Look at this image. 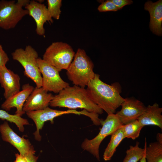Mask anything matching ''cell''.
I'll use <instances>...</instances> for the list:
<instances>
[{"instance_id": "3957f363", "label": "cell", "mask_w": 162, "mask_h": 162, "mask_svg": "<svg viewBox=\"0 0 162 162\" xmlns=\"http://www.w3.org/2000/svg\"><path fill=\"white\" fill-rule=\"evenodd\" d=\"M68 69V79L74 85L85 88L94 77V64L83 50L79 48Z\"/></svg>"}, {"instance_id": "8fae6325", "label": "cell", "mask_w": 162, "mask_h": 162, "mask_svg": "<svg viewBox=\"0 0 162 162\" xmlns=\"http://www.w3.org/2000/svg\"><path fill=\"white\" fill-rule=\"evenodd\" d=\"M121 106V110L116 114L122 125L137 120L146 109L142 102L133 98H124Z\"/></svg>"}, {"instance_id": "ba28073f", "label": "cell", "mask_w": 162, "mask_h": 162, "mask_svg": "<svg viewBox=\"0 0 162 162\" xmlns=\"http://www.w3.org/2000/svg\"><path fill=\"white\" fill-rule=\"evenodd\" d=\"M26 113L28 117L32 119L36 125V130L33 134L35 140L38 141H40L41 140L40 130L42 129L46 122L50 121L53 123L54 118L67 114L84 115L90 118H92L94 116L93 113L84 109L81 111L74 109L62 111L52 109L48 106L42 110L28 112Z\"/></svg>"}, {"instance_id": "5b68a950", "label": "cell", "mask_w": 162, "mask_h": 162, "mask_svg": "<svg viewBox=\"0 0 162 162\" xmlns=\"http://www.w3.org/2000/svg\"><path fill=\"white\" fill-rule=\"evenodd\" d=\"M29 0L0 1V28L5 30L14 28L28 11L23 8Z\"/></svg>"}, {"instance_id": "484cf974", "label": "cell", "mask_w": 162, "mask_h": 162, "mask_svg": "<svg viewBox=\"0 0 162 162\" xmlns=\"http://www.w3.org/2000/svg\"><path fill=\"white\" fill-rule=\"evenodd\" d=\"M111 1L119 10L122 9L127 5L133 3L132 1L130 0H111Z\"/></svg>"}, {"instance_id": "d4e9b609", "label": "cell", "mask_w": 162, "mask_h": 162, "mask_svg": "<svg viewBox=\"0 0 162 162\" xmlns=\"http://www.w3.org/2000/svg\"><path fill=\"white\" fill-rule=\"evenodd\" d=\"M9 60V58L0 44V67L6 66Z\"/></svg>"}, {"instance_id": "ffe728a7", "label": "cell", "mask_w": 162, "mask_h": 162, "mask_svg": "<svg viewBox=\"0 0 162 162\" xmlns=\"http://www.w3.org/2000/svg\"><path fill=\"white\" fill-rule=\"evenodd\" d=\"M144 148L139 146L140 142L137 141L135 146H130L126 151V155L123 162H137L140 160L145 155L146 148L147 146L145 139Z\"/></svg>"}, {"instance_id": "277c9868", "label": "cell", "mask_w": 162, "mask_h": 162, "mask_svg": "<svg viewBox=\"0 0 162 162\" xmlns=\"http://www.w3.org/2000/svg\"><path fill=\"white\" fill-rule=\"evenodd\" d=\"M11 55L13 59L19 62L23 67L25 75L34 82L36 87H41L42 78L37 62L38 53L35 49L28 45L25 49H16Z\"/></svg>"}, {"instance_id": "4316f807", "label": "cell", "mask_w": 162, "mask_h": 162, "mask_svg": "<svg viewBox=\"0 0 162 162\" xmlns=\"http://www.w3.org/2000/svg\"><path fill=\"white\" fill-rule=\"evenodd\" d=\"M16 159L14 162H28L26 158L20 154H15Z\"/></svg>"}, {"instance_id": "ac0fdd59", "label": "cell", "mask_w": 162, "mask_h": 162, "mask_svg": "<svg viewBox=\"0 0 162 162\" xmlns=\"http://www.w3.org/2000/svg\"><path fill=\"white\" fill-rule=\"evenodd\" d=\"M157 141L150 143L146 148V162H162V134L158 133Z\"/></svg>"}, {"instance_id": "7c38bea8", "label": "cell", "mask_w": 162, "mask_h": 162, "mask_svg": "<svg viewBox=\"0 0 162 162\" xmlns=\"http://www.w3.org/2000/svg\"><path fill=\"white\" fill-rule=\"evenodd\" d=\"M25 9L28 12V15L34 20L36 23V32L39 35L45 34L44 24L46 22L52 23L53 20L44 4L34 0L30 1L25 6Z\"/></svg>"}, {"instance_id": "9a60e30c", "label": "cell", "mask_w": 162, "mask_h": 162, "mask_svg": "<svg viewBox=\"0 0 162 162\" xmlns=\"http://www.w3.org/2000/svg\"><path fill=\"white\" fill-rule=\"evenodd\" d=\"M20 77L6 66L0 67V84L4 90L5 99L20 91Z\"/></svg>"}, {"instance_id": "e0dca14e", "label": "cell", "mask_w": 162, "mask_h": 162, "mask_svg": "<svg viewBox=\"0 0 162 162\" xmlns=\"http://www.w3.org/2000/svg\"><path fill=\"white\" fill-rule=\"evenodd\" d=\"M162 108L155 103L152 105H148L143 113L138 119L143 127L146 125H153L162 129Z\"/></svg>"}, {"instance_id": "2e32d148", "label": "cell", "mask_w": 162, "mask_h": 162, "mask_svg": "<svg viewBox=\"0 0 162 162\" xmlns=\"http://www.w3.org/2000/svg\"><path fill=\"white\" fill-rule=\"evenodd\" d=\"M144 9L149 13L150 21L149 27L152 32L156 35H162V1L160 0L153 3L147 2L144 5Z\"/></svg>"}, {"instance_id": "d6986e66", "label": "cell", "mask_w": 162, "mask_h": 162, "mask_svg": "<svg viewBox=\"0 0 162 162\" xmlns=\"http://www.w3.org/2000/svg\"><path fill=\"white\" fill-rule=\"evenodd\" d=\"M110 140L105 150L103 158L105 161L111 159L116 149L125 138L122 125L111 135Z\"/></svg>"}, {"instance_id": "f546056e", "label": "cell", "mask_w": 162, "mask_h": 162, "mask_svg": "<svg viewBox=\"0 0 162 162\" xmlns=\"http://www.w3.org/2000/svg\"></svg>"}, {"instance_id": "8992f818", "label": "cell", "mask_w": 162, "mask_h": 162, "mask_svg": "<svg viewBox=\"0 0 162 162\" xmlns=\"http://www.w3.org/2000/svg\"><path fill=\"white\" fill-rule=\"evenodd\" d=\"M75 53L69 44L62 42H53L46 49L42 59L57 68L59 72L67 69Z\"/></svg>"}, {"instance_id": "603a6c76", "label": "cell", "mask_w": 162, "mask_h": 162, "mask_svg": "<svg viewBox=\"0 0 162 162\" xmlns=\"http://www.w3.org/2000/svg\"><path fill=\"white\" fill-rule=\"evenodd\" d=\"M47 9L50 16L56 20L59 19L61 14V0H47Z\"/></svg>"}, {"instance_id": "9c48e42d", "label": "cell", "mask_w": 162, "mask_h": 162, "mask_svg": "<svg viewBox=\"0 0 162 162\" xmlns=\"http://www.w3.org/2000/svg\"><path fill=\"white\" fill-rule=\"evenodd\" d=\"M37 62L42 75V87L48 92H52L58 94L61 91L69 86V84L63 80L56 68L40 58Z\"/></svg>"}, {"instance_id": "cb8c5ba5", "label": "cell", "mask_w": 162, "mask_h": 162, "mask_svg": "<svg viewBox=\"0 0 162 162\" xmlns=\"http://www.w3.org/2000/svg\"><path fill=\"white\" fill-rule=\"evenodd\" d=\"M98 9L100 12L116 11L119 10L111 0H107L102 2L101 4L98 7Z\"/></svg>"}, {"instance_id": "52a82bcc", "label": "cell", "mask_w": 162, "mask_h": 162, "mask_svg": "<svg viewBox=\"0 0 162 162\" xmlns=\"http://www.w3.org/2000/svg\"><path fill=\"white\" fill-rule=\"evenodd\" d=\"M101 124L102 127L97 135L91 140L85 139L81 144L83 150L89 152L98 161L100 160L99 147L101 142L122 125L117 115L115 114L108 115L104 120L101 119Z\"/></svg>"}, {"instance_id": "5bb4252c", "label": "cell", "mask_w": 162, "mask_h": 162, "mask_svg": "<svg viewBox=\"0 0 162 162\" xmlns=\"http://www.w3.org/2000/svg\"><path fill=\"white\" fill-rule=\"evenodd\" d=\"M34 88L29 83L24 84L22 86V90L6 99L1 105V108L6 111H9L14 107L16 108L15 114L21 116L25 113L23 110L24 104Z\"/></svg>"}, {"instance_id": "7a4b0ae2", "label": "cell", "mask_w": 162, "mask_h": 162, "mask_svg": "<svg viewBox=\"0 0 162 162\" xmlns=\"http://www.w3.org/2000/svg\"><path fill=\"white\" fill-rule=\"evenodd\" d=\"M49 105L52 107H65L70 110L83 109L98 114L103 113V110L91 99L86 89L75 85L69 86L54 95Z\"/></svg>"}, {"instance_id": "7402d4cb", "label": "cell", "mask_w": 162, "mask_h": 162, "mask_svg": "<svg viewBox=\"0 0 162 162\" xmlns=\"http://www.w3.org/2000/svg\"><path fill=\"white\" fill-rule=\"evenodd\" d=\"M125 138L136 139L140 136V131L143 127L137 120L122 125Z\"/></svg>"}, {"instance_id": "30bf717a", "label": "cell", "mask_w": 162, "mask_h": 162, "mask_svg": "<svg viewBox=\"0 0 162 162\" xmlns=\"http://www.w3.org/2000/svg\"><path fill=\"white\" fill-rule=\"evenodd\" d=\"M0 132L2 140L16 148L20 154L24 156L35 154V151L29 140L18 136L10 128L7 121L0 125Z\"/></svg>"}, {"instance_id": "6da1fadb", "label": "cell", "mask_w": 162, "mask_h": 162, "mask_svg": "<svg viewBox=\"0 0 162 162\" xmlns=\"http://www.w3.org/2000/svg\"><path fill=\"white\" fill-rule=\"evenodd\" d=\"M121 89L118 83L107 84L100 80L98 74H95L86 90L91 99L109 115L114 114L124 100L120 94Z\"/></svg>"}, {"instance_id": "44dd1931", "label": "cell", "mask_w": 162, "mask_h": 162, "mask_svg": "<svg viewBox=\"0 0 162 162\" xmlns=\"http://www.w3.org/2000/svg\"><path fill=\"white\" fill-rule=\"evenodd\" d=\"M0 118L14 123L20 131L23 132L24 130V126L29 124L26 119L16 114H10L6 111L0 109Z\"/></svg>"}, {"instance_id": "4fadbf2b", "label": "cell", "mask_w": 162, "mask_h": 162, "mask_svg": "<svg viewBox=\"0 0 162 162\" xmlns=\"http://www.w3.org/2000/svg\"><path fill=\"white\" fill-rule=\"evenodd\" d=\"M42 87H36L25 101L23 110L27 112L42 110L48 106L54 96Z\"/></svg>"}, {"instance_id": "83f0119b", "label": "cell", "mask_w": 162, "mask_h": 162, "mask_svg": "<svg viewBox=\"0 0 162 162\" xmlns=\"http://www.w3.org/2000/svg\"><path fill=\"white\" fill-rule=\"evenodd\" d=\"M25 157L28 162H37L38 157L34 155V154H32L28 155Z\"/></svg>"}, {"instance_id": "f1b7e54d", "label": "cell", "mask_w": 162, "mask_h": 162, "mask_svg": "<svg viewBox=\"0 0 162 162\" xmlns=\"http://www.w3.org/2000/svg\"><path fill=\"white\" fill-rule=\"evenodd\" d=\"M140 162H146V160L145 157V155L140 160Z\"/></svg>"}]
</instances>
